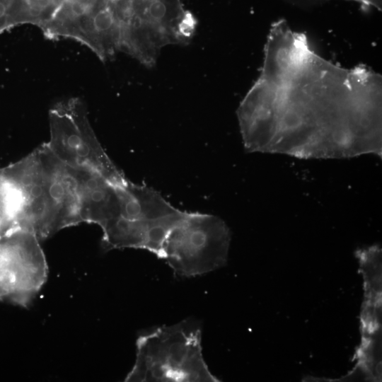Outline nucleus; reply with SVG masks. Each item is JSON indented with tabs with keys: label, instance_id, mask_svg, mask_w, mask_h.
<instances>
[{
	"label": "nucleus",
	"instance_id": "nucleus-11",
	"mask_svg": "<svg viewBox=\"0 0 382 382\" xmlns=\"http://www.w3.org/2000/svg\"><path fill=\"white\" fill-rule=\"evenodd\" d=\"M294 5L301 7H310L318 5L326 0H284Z\"/></svg>",
	"mask_w": 382,
	"mask_h": 382
},
{
	"label": "nucleus",
	"instance_id": "nucleus-3",
	"mask_svg": "<svg viewBox=\"0 0 382 382\" xmlns=\"http://www.w3.org/2000/svg\"><path fill=\"white\" fill-rule=\"evenodd\" d=\"M136 359L125 381L219 382L202 354V332L185 320L141 335Z\"/></svg>",
	"mask_w": 382,
	"mask_h": 382
},
{
	"label": "nucleus",
	"instance_id": "nucleus-2",
	"mask_svg": "<svg viewBox=\"0 0 382 382\" xmlns=\"http://www.w3.org/2000/svg\"><path fill=\"white\" fill-rule=\"evenodd\" d=\"M0 173L18 195L17 228L31 231L40 241L81 223L72 168L45 144Z\"/></svg>",
	"mask_w": 382,
	"mask_h": 382
},
{
	"label": "nucleus",
	"instance_id": "nucleus-10",
	"mask_svg": "<svg viewBox=\"0 0 382 382\" xmlns=\"http://www.w3.org/2000/svg\"><path fill=\"white\" fill-rule=\"evenodd\" d=\"M18 209L16 191L0 173V236L17 228Z\"/></svg>",
	"mask_w": 382,
	"mask_h": 382
},
{
	"label": "nucleus",
	"instance_id": "nucleus-7",
	"mask_svg": "<svg viewBox=\"0 0 382 382\" xmlns=\"http://www.w3.org/2000/svg\"><path fill=\"white\" fill-rule=\"evenodd\" d=\"M186 211L154 219L117 216L101 226V244L105 250L134 248L148 250L162 259L165 240Z\"/></svg>",
	"mask_w": 382,
	"mask_h": 382
},
{
	"label": "nucleus",
	"instance_id": "nucleus-8",
	"mask_svg": "<svg viewBox=\"0 0 382 382\" xmlns=\"http://www.w3.org/2000/svg\"><path fill=\"white\" fill-rule=\"evenodd\" d=\"M71 168L76 183L81 222L101 227L117 217L121 211V187L124 184L117 185L95 173Z\"/></svg>",
	"mask_w": 382,
	"mask_h": 382
},
{
	"label": "nucleus",
	"instance_id": "nucleus-4",
	"mask_svg": "<svg viewBox=\"0 0 382 382\" xmlns=\"http://www.w3.org/2000/svg\"><path fill=\"white\" fill-rule=\"evenodd\" d=\"M230 242V230L219 217L185 212L165 240L162 260L177 276H199L226 265Z\"/></svg>",
	"mask_w": 382,
	"mask_h": 382
},
{
	"label": "nucleus",
	"instance_id": "nucleus-5",
	"mask_svg": "<svg viewBox=\"0 0 382 382\" xmlns=\"http://www.w3.org/2000/svg\"><path fill=\"white\" fill-rule=\"evenodd\" d=\"M49 122L50 139L45 144L66 166L95 173L117 185L128 180L98 141L81 100L57 103L49 111Z\"/></svg>",
	"mask_w": 382,
	"mask_h": 382
},
{
	"label": "nucleus",
	"instance_id": "nucleus-1",
	"mask_svg": "<svg viewBox=\"0 0 382 382\" xmlns=\"http://www.w3.org/2000/svg\"><path fill=\"white\" fill-rule=\"evenodd\" d=\"M349 74L312 51L285 77L268 80L258 112L261 152L355 156L357 107Z\"/></svg>",
	"mask_w": 382,
	"mask_h": 382
},
{
	"label": "nucleus",
	"instance_id": "nucleus-6",
	"mask_svg": "<svg viewBox=\"0 0 382 382\" xmlns=\"http://www.w3.org/2000/svg\"><path fill=\"white\" fill-rule=\"evenodd\" d=\"M47 277L46 259L33 233L15 228L0 236V301L27 306Z\"/></svg>",
	"mask_w": 382,
	"mask_h": 382
},
{
	"label": "nucleus",
	"instance_id": "nucleus-9",
	"mask_svg": "<svg viewBox=\"0 0 382 382\" xmlns=\"http://www.w3.org/2000/svg\"><path fill=\"white\" fill-rule=\"evenodd\" d=\"M363 277L361 344L354 358L367 364H377L381 361V275L368 273Z\"/></svg>",
	"mask_w": 382,
	"mask_h": 382
},
{
	"label": "nucleus",
	"instance_id": "nucleus-12",
	"mask_svg": "<svg viewBox=\"0 0 382 382\" xmlns=\"http://www.w3.org/2000/svg\"><path fill=\"white\" fill-rule=\"evenodd\" d=\"M352 1H357L368 7L373 6L378 9L381 8V0H352Z\"/></svg>",
	"mask_w": 382,
	"mask_h": 382
}]
</instances>
